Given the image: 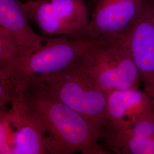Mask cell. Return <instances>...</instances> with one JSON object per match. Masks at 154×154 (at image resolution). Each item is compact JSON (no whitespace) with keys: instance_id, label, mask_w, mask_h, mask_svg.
Segmentation results:
<instances>
[{"instance_id":"1","label":"cell","mask_w":154,"mask_h":154,"mask_svg":"<svg viewBox=\"0 0 154 154\" xmlns=\"http://www.w3.org/2000/svg\"><path fill=\"white\" fill-rule=\"evenodd\" d=\"M22 101L37 122L49 154H110L99 143L97 127L36 84H29Z\"/></svg>"},{"instance_id":"3","label":"cell","mask_w":154,"mask_h":154,"mask_svg":"<svg viewBox=\"0 0 154 154\" xmlns=\"http://www.w3.org/2000/svg\"><path fill=\"white\" fill-rule=\"evenodd\" d=\"M30 82L77 111L102 131L107 121V93L95 86L72 65L61 72L36 78Z\"/></svg>"},{"instance_id":"7","label":"cell","mask_w":154,"mask_h":154,"mask_svg":"<svg viewBox=\"0 0 154 154\" xmlns=\"http://www.w3.org/2000/svg\"><path fill=\"white\" fill-rule=\"evenodd\" d=\"M153 0H144L137 17L123 37L137 68L144 91L154 102Z\"/></svg>"},{"instance_id":"12","label":"cell","mask_w":154,"mask_h":154,"mask_svg":"<svg viewBox=\"0 0 154 154\" xmlns=\"http://www.w3.org/2000/svg\"><path fill=\"white\" fill-rule=\"evenodd\" d=\"M24 60L15 39L5 29L0 26V69L18 66Z\"/></svg>"},{"instance_id":"15","label":"cell","mask_w":154,"mask_h":154,"mask_svg":"<svg viewBox=\"0 0 154 154\" xmlns=\"http://www.w3.org/2000/svg\"><path fill=\"white\" fill-rule=\"evenodd\" d=\"M26 1H27V0H26Z\"/></svg>"},{"instance_id":"11","label":"cell","mask_w":154,"mask_h":154,"mask_svg":"<svg viewBox=\"0 0 154 154\" xmlns=\"http://www.w3.org/2000/svg\"><path fill=\"white\" fill-rule=\"evenodd\" d=\"M101 139L110 151L118 154H154V140L133 134L127 127L106 122Z\"/></svg>"},{"instance_id":"4","label":"cell","mask_w":154,"mask_h":154,"mask_svg":"<svg viewBox=\"0 0 154 154\" xmlns=\"http://www.w3.org/2000/svg\"><path fill=\"white\" fill-rule=\"evenodd\" d=\"M24 6L30 20L46 37L86 38L90 17L82 0H27Z\"/></svg>"},{"instance_id":"13","label":"cell","mask_w":154,"mask_h":154,"mask_svg":"<svg viewBox=\"0 0 154 154\" xmlns=\"http://www.w3.org/2000/svg\"><path fill=\"white\" fill-rule=\"evenodd\" d=\"M89 1H91V2H95V1H96V0H88Z\"/></svg>"},{"instance_id":"9","label":"cell","mask_w":154,"mask_h":154,"mask_svg":"<svg viewBox=\"0 0 154 154\" xmlns=\"http://www.w3.org/2000/svg\"><path fill=\"white\" fill-rule=\"evenodd\" d=\"M107 122L127 126L154 114V102L139 88L111 91L107 97Z\"/></svg>"},{"instance_id":"10","label":"cell","mask_w":154,"mask_h":154,"mask_svg":"<svg viewBox=\"0 0 154 154\" xmlns=\"http://www.w3.org/2000/svg\"><path fill=\"white\" fill-rule=\"evenodd\" d=\"M29 18L21 0H0V26L5 29L16 41L25 60L46 41L30 26Z\"/></svg>"},{"instance_id":"8","label":"cell","mask_w":154,"mask_h":154,"mask_svg":"<svg viewBox=\"0 0 154 154\" xmlns=\"http://www.w3.org/2000/svg\"><path fill=\"white\" fill-rule=\"evenodd\" d=\"M144 0H96L86 38L121 36L142 9Z\"/></svg>"},{"instance_id":"5","label":"cell","mask_w":154,"mask_h":154,"mask_svg":"<svg viewBox=\"0 0 154 154\" xmlns=\"http://www.w3.org/2000/svg\"><path fill=\"white\" fill-rule=\"evenodd\" d=\"M93 39H73L66 36L47 37L44 45L20 66L29 83L34 79L65 70L84 54Z\"/></svg>"},{"instance_id":"2","label":"cell","mask_w":154,"mask_h":154,"mask_svg":"<svg viewBox=\"0 0 154 154\" xmlns=\"http://www.w3.org/2000/svg\"><path fill=\"white\" fill-rule=\"evenodd\" d=\"M72 66L95 86L106 93L139 88L141 83L123 35L94 39L90 48Z\"/></svg>"},{"instance_id":"6","label":"cell","mask_w":154,"mask_h":154,"mask_svg":"<svg viewBox=\"0 0 154 154\" xmlns=\"http://www.w3.org/2000/svg\"><path fill=\"white\" fill-rule=\"evenodd\" d=\"M0 154H49L38 125L22 99L0 111Z\"/></svg>"},{"instance_id":"14","label":"cell","mask_w":154,"mask_h":154,"mask_svg":"<svg viewBox=\"0 0 154 154\" xmlns=\"http://www.w3.org/2000/svg\"></svg>"}]
</instances>
